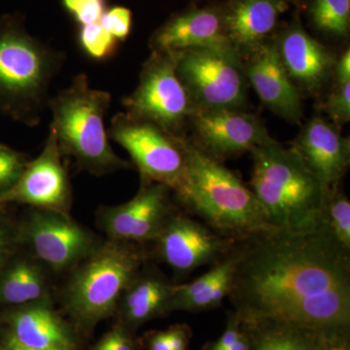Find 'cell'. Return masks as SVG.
<instances>
[{
	"mask_svg": "<svg viewBox=\"0 0 350 350\" xmlns=\"http://www.w3.org/2000/svg\"><path fill=\"white\" fill-rule=\"evenodd\" d=\"M228 298L243 322L275 320L317 331L349 328L350 252L319 226L267 229L234 245Z\"/></svg>",
	"mask_w": 350,
	"mask_h": 350,
	"instance_id": "1",
	"label": "cell"
},
{
	"mask_svg": "<svg viewBox=\"0 0 350 350\" xmlns=\"http://www.w3.org/2000/svg\"><path fill=\"white\" fill-rule=\"evenodd\" d=\"M66 54L32 36L23 13L0 17V115L34 128L42 121L50 89Z\"/></svg>",
	"mask_w": 350,
	"mask_h": 350,
	"instance_id": "2",
	"label": "cell"
},
{
	"mask_svg": "<svg viewBox=\"0 0 350 350\" xmlns=\"http://www.w3.org/2000/svg\"><path fill=\"white\" fill-rule=\"evenodd\" d=\"M183 142L187 172L183 187L174 195L189 211L232 241L273 229L250 187L222 163L200 151L188 135Z\"/></svg>",
	"mask_w": 350,
	"mask_h": 350,
	"instance_id": "3",
	"label": "cell"
},
{
	"mask_svg": "<svg viewBox=\"0 0 350 350\" xmlns=\"http://www.w3.org/2000/svg\"><path fill=\"white\" fill-rule=\"evenodd\" d=\"M250 153L253 163L250 188L269 224L291 232L317 230L327 191L297 152L275 140Z\"/></svg>",
	"mask_w": 350,
	"mask_h": 350,
	"instance_id": "4",
	"label": "cell"
},
{
	"mask_svg": "<svg viewBox=\"0 0 350 350\" xmlns=\"http://www.w3.org/2000/svg\"><path fill=\"white\" fill-rule=\"evenodd\" d=\"M111 103L109 92L94 89L89 77L79 73L48 103L50 131L62 155L72 157L79 169L100 176L131 167L109 144L105 119Z\"/></svg>",
	"mask_w": 350,
	"mask_h": 350,
	"instance_id": "5",
	"label": "cell"
},
{
	"mask_svg": "<svg viewBox=\"0 0 350 350\" xmlns=\"http://www.w3.org/2000/svg\"><path fill=\"white\" fill-rule=\"evenodd\" d=\"M135 243L112 241L96 246L71 278L66 303L80 321L93 324L109 317L146 261Z\"/></svg>",
	"mask_w": 350,
	"mask_h": 350,
	"instance_id": "6",
	"label": "cell"
},
{
	"mask_svg": "<svg viewBox=\"0 0 350 350\" xmlns=\"http://www.w3.org/2000/svg\"><path fill=\"white\" fill-rule=\"evenodd\" d=\"M175 70L197 110H245L248 85L243 57L231 44L172 54Z\"/></svg>",
	"mask_w": 350,
	"mask_h": 350,
	"instance_id": "7",
	"label": "cell"
},
{
	"mask_svg": "<svg viewBox=\"0 0 350 350\" xmlns=\"http://www.w3.org/2000/svg\"><path fill=\"white\" fill-rule=\"evenodd\" d=\"M126 114L151 122L174 137H185L196 109L175 70L172 54L151 52L137 87L122 100Z\"/></svg>",
	"mask_w": 350,
	"mask_h": 350,
	"instance_id": "8",
	"label": "cell"
},
{
	"mask_svg": "<svg viewBox=\"0 0 350 350\" xmlns=\"http://www.w3.org/2000/svg\"><path fill=\"white\" fill-rule=\"evenodd\" d=\"M107 133L109 139L130 154L142 181L163 184L174 194L183 187L187 172L184 137H174L155 124L126 112L114 115Z\"/></svg>",
	"mask_w": 350,
	"mask_h": 350,
	"instance_id": "9",
	"label": "cell"
},
{
	"mask_svg": "<svg viewBox=\"0 0 350 350\" xmlns=\"http://www.w3.org/2000/svg\"><path fill=\"white\" fill-rule=\"evenodd\" d=\"M188 130L192 131L188 137L200 151L222 163L275 140L262 120L246 110H197Z\"/></svg>",
	"mask_w": 350,
	"mask_h": 350,
	"instance_id": "10",
	"label": "cell"
},
{
	"mask_svg": "<svg viewBox=\"0 0 350 350\" xmlns=\"http://www.w3.org/2000/svg\"><path fill=\"white\" fill-rule=\"evenodd\" d=\"M273 41L283 68L301 96H321L333 82L337 55L308 33L298 11L282 23Z\"/></svg>",
	"mask_w": 350,
	"mask_h": 350,
	"instance_id": "11",
	"label": "cell"
},
{
	"mask_svg": "<svg viewBox=\"0 0 350 350\" xmlns=\"http://www.w3.org/2000/svg\"><path fill=\"white\" fill-rule=\"evenodd\" d=\"M155 243L163 261L183 275L218 264L231 254L237 241L221 236L187 214L175 211Z\"/></svg>",
	"mask_w": 350,
	"mask_h": 350,
	"instance_id": "12",
	"label": "cell"
},
{
	"mask_svg": "<svg viewBox=\"0 0 350 350\" xmlns=\"http://www.w3.org/2000/svg\"><path fill=\"white\" fill-rule=\"evenodd\" d=\"M172 194V189L163 184L142 181L133 199L101 211V227L114 241H155L175 213Z\"/></svg>",
	"mask_w": 350,
	"mask_h": 350,
	"instance_id": "13",
	"label": "cell"
},
{
	"mask_svg": "<svg viewBox=\"0 0 350 350\" xmlns=\"http://www.w3.org/2000/svg\"><path fill=\"white\" fill-rule=\"evenodd\" d=\"M62 158L56 135L50 131L42 152L27 163L15 186L0 197V204L17 202L69 215L72 192Z\"/></svg>",
	"mask_w": 350,
	"mask_h": 350,
	"instance_id": "14",
	"label": "cell"
},
{
	"mask_svg": "<svg viewBox=\"0 0 350 350\" xmlns=\"http://www.w3.org/2000/svg\"><path fill=\"white\" fill-rule=\"evenodd\" d=\"M25 234L36 256L56 271L70 268L96 247L87 230L70 216L56 211L36 208L27 221Z\"/></svg>",
	"mask_w": 350,
	"mask_h": 350,
	"instance_id": "15",
	"label": "cell"
},
{
	"mask_svg": "<svg viewBox=\"0 0 350 350\" xmlns=\"http://www.w3.org/2000/svg\"><path fill=\"white\" fill-rule=\"evenodd\" d=\"M231 44L226 32L222 1L190 4L175 12L149 38L151 52L176 54L198 48Z\"/></svg>",
	"mask_w": 350,
	"mask_h": 350,
	"instance_id": "16",
	"label": "cell"
},
{
	"mask_svg": "<svg viewBox=\"0 0 350 350\" xmlns=\"http://www.w3.org/2000/svg\"><path fill=\"white\" fill-rule=\"evenodd\" d=\"M248 85L269 111L292 125L304 117L303 96L283 68L273 38L243 57Z\"/></svg>",
	"mask_w": 350,
	"mask_h": 350,
	"instance_id": "17",
	"label": "cell"
},
{
	"mask_svg": "<svg viewBox=\"0 0 350 350\" xmlns=\"http://www.w3.org/2000/svg\"><path fill=\"white\" fill-rule=\"evenodd\" d=\"M320 114L303 125L291 144L308 170L326 191L342 185L350 165V140Z\"/></svg>",
	"mask_w": 350,
	"mask_h": 350,
	"instance_id": "18",
	"label": "cell"
},
{
	"mask_svg": "<svg viewBox=\"0 0 350 350\" xmlns=\"http://www.w3.org/2000/svg\"><path fill=\"white\" fill-rule=\"evenodd\" d=\"M229 42L241 57L275 38L293 0H222Z\"/></svg>",
	"mask_w": 350,
	"mask_h": 350,
	"instance_id": "19",
	"label": "cell"
},
{
	"mask_svg": "<svg viewBox=\"0 0 350 350\" xmlns=\"http://www.w3.org/2000/svg\"><path fill=\"white\" fill-rule=\"evenodd\" d=\"M10 323L11 334L29 349L75 350V342L64 322L40 301L14 312Z\"/></svg>",
	"mask_w": 350,
	"mask_h": 350,
	"instance_id": "20",
	"label": "cell"
},
{
	"mask_svg": "<svg viewBox=\"0 0 350 350\" xmlns=\"http://www.w3.org/2000/svg\"><path fill=\"white\" fill-rule=\"evenodd\" d=\"M234 250L229 256L214 265L206 273L194 282L175 285L167 312H202L221 306L231 291L236 269Z\"/></svg>",
	"mask_w": 350,
	"mask_h": 350,
	"instance_id": "21",
	"label": "cell"
},
{
	"mask_svg": "<svg viewBox=\"0 0 350 350\" xmlns=\"http://www.w3.org/2000/svg\"><path fill=\"white\" fill-rule=\"evenodd\" d=\"M174 286L156 269L142 268L120 300L126 322L138 325L167 312Z\"/></svg>",
	"mask_w": 350,
	"mask_h": 350,
	"instance_id": "22",
	"label": "cell"
},
{
	"mask_svg": "<svg viewBox=\"0 0 350 350\" xmlns=\"http://www.w3.org/2000/svg\"><path fill=\"white\" fill-rule=\"evenodd\" d=\"M250 350H323L319 331L275 320L243 322Z\"/></svg>",
	"mask_w": 350,
	"mask_h": 350,
	"instance_id": "23",
	"label": "cell"
},
{
	"mask_svg": "<svg viewBox=\"0 0 350 350\" xmlns=\"http://www.w3.org/2000/svg\"><path fill=\"white\" fill-rule=\"evenodd\" d=\"M47 293L42 269L33 262L20 260L0 276V301L9 305L39 303Z\"/></svg>",
	"mask_w": 350,
	"mask_h": 350,
	"instance_id": "24",
	"label": "cell"
},
{
	"mask_svg": "<svg viewBox=\"0 0 350 350\" xmlns=\"http://www.w3.org/2000/svg\"><path fill=\"white\" fill-rule=\"evenodd\" d=\"M293 6L306 16L310 27L322 38L349 40L350 0H293Z\"/></svg>",
	"mask_w": 350,
	"mask_h": 350,
	"instance_id": "25",
	"label": "cell"
},
{
	"mask_svg": "<svg viewBox=\"0 0 350 350\" xmlns=\"http://www.w3.org/2000/svg\"><path fill=\"white\" fill-rule=\"evenodd\" d=\"M320 226L338 246L350 252V200L340 185L327 191Z\"/></svg>",
	"mask_w": 350,
	"mask_h": 350,
	"instance_id": "26",
	"label": "cell"
},
{
	"mask_svg": "<svg viewBox=\"0 0 350 350\" xmlns=\"http://www.w3.org/2000/svg\"><path fill=\"white\" fill-rule=\"evenodd\" d=\"M77 39L80 47L88 56L98 61L111 57L118 49L120 43L100 22L78 27Z\"/></svg>",
	"mask_w": 350,
	"mask_h": 350,
	"instance_id": "27",
	"label": "cell"
},
{
	"mask_svg": "<svg viewBox=\"0 0 350 350\" xmlns=\"http://www.w3.org/2000/svg\"><path fill=\"white\" fill-rule=\"evenodd\" d=\"M29 162L25 154L0 144V197L15 186Z\"/></svg>",
	"mask_w": 350,
	"mask_h": 350,
	"instance_id": "28",
	"label": "cell"
},
{
	"mask_svg": "<svg viewBox=\"0 0 350 350\" xmlns=\"http://www.w3.org/2000/svg\"><path fill=\"white\" fill-rule=\"evenodd\" d=\"M323 110L329 121L338 129L350 121V82L332 85L323 103Z\"/></svg>",
	"mask_w": 350,
	"mask_h": 350,
	"instance_id": "29",
	"label": "cell"
},
{
	"mask_svg": "<svg viewBox=\"0 0 350 350\" xmlns=\"http://www.w3.org/2000/svg\"><path fill=\"white\" fill-rule=\"evenodd\" d=\"M64 10L78 27L100 22L108 9L107 0H61Z\"/></svg>",
	"mask_w": 350,
	"mask_h": 350,
	"instance_id": "30",
	"label": "cell"
},
{
	"mask_svg": "<svg viewBox=\"0 0 350 350\" xmlns=\"http://www.w3.org/2000/svg\"><path fill=\"white\" fill-rule=\"evenodd\" d=\"M100 22L113 38L124 42L133 29V12L125 6L108 7Z\"/></svg>",
	"mask_w": 350,
	"mask_h": 350,
	"instance_id": "31",
	"label": "cell"
},
{
	"mask_svg": "<svg viewBox=\"0 0 350 350\" xmlns=\"http://www.w3.org/2000/svg\"><path fill=\"white\" fill-rule=\"evenodd\" d=\"M241 322L236 314H232L230 317L229 324L223 335L211 345L209 350H229L232 345L238 342L239 338L243 335L241 330Z\"/></svg>",
	"mask_w": 350,
	"mask_h": 350,
	"instance_id": "32",
	"label": "cell"
},
{
	"mask_svg": "<svg viewBox=\"0 0 350 350\" xmlns=\"http://www.w3.org/2000/svg\"><path fill=\"white\" fill-rule=\"evenodd\" d=\"M350 82V49L345 48L342 54L337 56L334 64L333 82L332 85H342Z\"/></svg>",
	"mask_w": 350,
	"mask_h": 350,
	"instance_id": "33",
	"label": "cell"
},
{
	"mask_svg": "<svg viewBox=\"0 0 350 350\" xmlns=\"http://www.w3.org/2000/svg\"><path fill=\"white\" fill-rule=\"evenodd\" d=\"M103 344L110 350H133L131 340L121 329H115L105 336Z\"/></svg>",
	"mask_w": 350,
	"mask_h": 350,
	"instance_id": "34",
	"label": "cell"
},
{
	"mask_svg": "<svg viewBox=\"0 0 350 350\" xmlns=\"http://www.w3.org/2000/svg\"><path fill=\"white\" fill-rule=\"evenodd\" d=\"M11 245H12V238H11L10 232L6 228L0 226V268L10 253Z\"/></svg>",
	"mask_w": 350,
	"mask_h": 350,
	"instance_id": "35",
	"label": "cell"
},
{
	"mask_svg": "<svg viewBox=\"0 0 350 350\" xmlns=\"http://www.w3.org/2000/svg\"><path fill=\"white\" fill-rule=\"evenodd\" d=\"M149 350H174L167 338V332H161L152 337Z\"/></svg>",
	"mask_w": 350,
	"mask_h": 350,
	"instance_id": "36",
	"label": "cell"
},
{
	"mask_svg": "<svg viewBox=\"0 0 350 350\" xmlns=\"http://www.w3.org/2000/svg\"><path fill=\"white\" fill-rule=\"evenodd\" d=\"M4 350H32L29 349V347H25V345L21 344L19 340H17L12 334L10 333V335L7 338L5 349Z\"/></svg>",
	"mask_w": 350,
	"mask_h": 350,
	"instance_id": "37",
	"label": "cell"
},
{
	"mask_svg": "<svg viewBox=\"0 0 350 350\" xmlns=\"http://www.w3.org/2000/svg\"><path fill=\"white\" fill-rule=\"evenodd\" d=\"M229 350H250V342H248V338L243 332V335L239 338L238 342L232 345Z\"/></svg>",
	"mask_w": 350,
	"mask_h": 350,
	"instance_id": "38",
	"label": "cell"
},
{
	"mask_svg": "<svg viewBox=\"0 0 350 350\" xmlns=\"http://www.w3.org/2000/svg\"><path fill=\"white\" fill-rule=\"evenodd\" d=\"M94 350H110L109 349H108V347H107V345H105V344H103V340H101V342H100V344H98V345H96V347H94Z\"/></svg>",
	"mask_w": 350,
	"mask_h": 350,
	"instance_id": "39",
	"label": "cell"
},
{
	"mask_svg": "<svg viewBox=\"0 0 350 350\" xmlns=\"http://www.w3.org/2000/svg\"><path fill=\"white\" fill-rule=\"evenodd\" d=\"M4 206H5V204H0V211H1L2 209H3Z\"/></svg>",
	"mask_w": 350,
	"mask_h": 350,
	"instance_id": "40",
	"label": "cell"
}]
</instances>
